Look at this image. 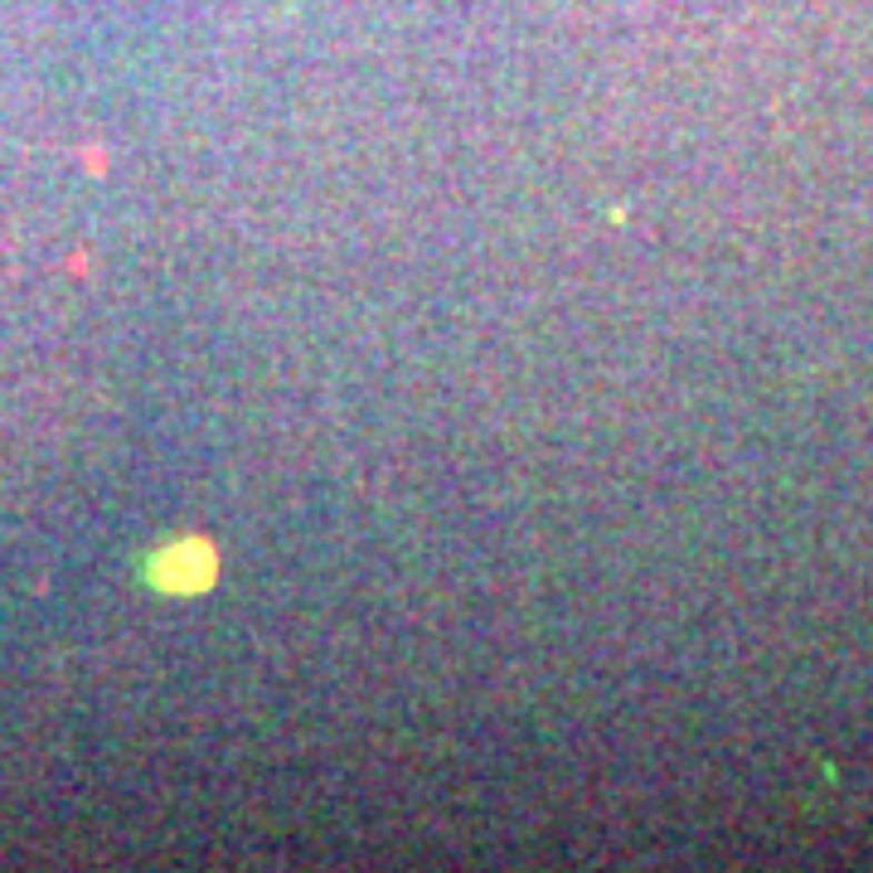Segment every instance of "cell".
I'll return each instance as SVG.
<instances>
[{"instance_id":"6da1fadb","label":"cell","mask_w":873,"mask_h":873,"mask_svg":"<svg viewBox=\"0 0 873 873\" xmlns=\"http://www.w3.org/2000/svg\"><path fill=\"white\" fill-rule=\"evenodd\" d=\"M151 577L160 587H175V593H195L214 577V558L199 544H175L166 558H156Z\"/></svg>"}]
</instances>
